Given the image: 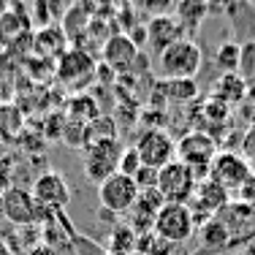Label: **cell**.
<instances>
[{
    "mask_svg": "<svg viewBox=\"0 0 255 255\" xmlns=\"http://www.w3.org/2000/svg\"><path fill=\"white\" fill-rule=\"evenodd\" d=\"M141 8L147 11L152 19H157V16H171V11L177 8V3H174V0H141Z\"/></svg>",
    "mask_w": 255,
    "mask_h": 255,
    "instance_id": "f546056e",
    "label": "cell"
},
{
    "mask_svg": "<svg viewBox=\"0 0 255 255\" xmlns=\"http://www.w3.org/2000/svg\"><path fill=\"white\" fill-rule=\"evenodd\" d=\"M138 185L133 182L130 177L125 174H112L106 182L98 185V198H101V206L112 215H123V212H130V206L136 204L138 198Z\"/></svg>",
    "mask_w": 255,
    "mask_h": 255,
    "instance_id": "52a82bcc",
    "label": "cell"
},
{
    "mask_svg": "<svg viewBox=\"0 0 255 255\" xmlns=\"http://www.w3.org/2000/svg\"><path fill=\"white\" fill-rule=\"evenodd\" d=\"M123 141L120 138H109V141H95L84 147V157H82V168L84 177L95 185L106 182L112 174H117V163L123 155Z\"/></svg>",
    "mask_w": 255,
    "mask_h": 255,
    "instance_id": "7a4b0ae2",
    "label": "cell"
},
{
    "mask_svg": "<svg viewBox=\"0 0 255 255\" xmlns=\"http://www.w3.org/2000/svg\"><path fill=\"white\" fill-rule=\"evenodd\" d=\"M101 109L95 103L93 95H79V98L68 101V120H79V123H90L93 117H98Z\"/></svg>",
    "mask_w": 255,
    "mask_h": 255,
    "instance_id": "603a6c76",
    "label": "cell"
},
{
    "mask_svg": "<svg viewBox=\"0 0 255 255\" xmlns=\"http://www.w3.org/2000/svg\"><path fill=\"white\" fill-rule=\"evenodd\" d=\"M133 182L138 185V190H149V187H157V168L141 166V171L133 177Z\"/></svg>",
    "mask_w": 255,
    "mask_h": 255,
    "instance_id": "1f68e13d",
    "label": "cell"
},
{
    "mask_svg": "<svg viewBox=\"0 0 255 255\" xmlns=\"http://www.w3.org/2000/svg\"><path fill=\"white\" fill-rule=\"evenodd\" d=\"M128 3H130V0H109V5H112V8H128Z\"/></svg>",
    "mask_w": 255,
    "mask_h": 255,
    "instance_id": "836d02e7",
    "label": "cell"
},
{
    "mask_svg": "<svg viewBox=\"0 0 255 255\" xmlns=\"http://www.w3.org/2000/svg\"><path fill=\"white\" fill-rule=\"evenodd\" d=\"M247 3H253V5H255V0H247Z\"/></svg>",
    "mask_w": 255,
    "mask_h": 255,
    "instance_id": "b9f144b4",
    "label": "cell"
},
{
    "mask_svg": "<svg viewBox=\"0 0 255 255\" xmlns=\"http://www.w3.org/2000/svg\"><path fill=\"white\" fill-rule=\"evenodd\" d=\"M250 174H253L250 160L242 157L239 152H228V149H220V152L215 155V160H212V166H209V179L220 182L228 193L239 190Z\"/></svg>",
    "mask_w": 255,
    "mask_h": 255,
    "instance_id": "ba28073f",
    "label": "cell"
},
{
    "mask_svg": "<svg viewBox=\"0 0 255 255\" xmlns=\"http://www.w3.org/2000/svg\"><path fill=\"white\" fill-rule=\"evenodd\" d=\"M231 239V231L226 228V223L217 220V217H209V220L201 226V242L206 247H220Z\"/></svg>",
    "mask_w": 255,
    "mask_h": 255,
    "instance_id": "d4e9b609",
    "label": "cell"
},
{
    "mask_svg": "<svg viewBox=\"0 0 255 255\" xmlns=\"http://www.w3.org/2000/svg\"><path fill=\"white\" fill-rule=\"evenodd\" d=\"M206 16H209V11H206L204 0H179L177 3V19L185 27V33L187 30H198Z\"/></svg>",
    "mask_w": 255,
    "mask_h": 255,
    "instance_id": "d6986e66",
    "label": "cell"
},
{
    "mask_svg": "<svg viewBox=\"0 0 255 255\" xmlns=\"http://www.w3.org/2000/svg\"><path fill=\"white\" fill-rule=\"evenodd\" d=\"M136 231H133L128 223L123 226H114L112 236H109V253L112 255H130L136 253Z\"/></svg>",
    "mask_w": 255,
    "mask_h": 255,
    "instance_id": "44dd1931",
    "label": "cell"
},
{
    "mask_svg": "<svg viewBox=\"0 0 255 255\" xmlns=\"http://www.w3.org/2000/svg\"><path fill=\"white\" fill-rule=\"evenodd\" d=\"M174 247L171 242L160 239V236L155 234V231H149V234H141L136 239V250L144 253V255H174Z\"/></svg>",
    "mask_w": 255,
    "mask_h": 255,
    "instance_id": "cb8c5ba5",
    "label": "cell"
},
{
    "mask_svg": "<svg viewBox=\"0 0 255 255\" xmlns=\"http://www.w3.org/2000/svg\"><path fill=\"white\" fill-rule=\"evenodd\" d=\"M217 152H220V147H217L215 136L204 130H190L177 141V160L185 163L193 174H209V166Z\"/></svg>",
    "mask_w": 255,
    "mask_h": 255,
    "instance_id": "3957f363",
    "label": "cell"
},
{
    "mask_svg": "<svg viewBox=\"0 0 255 255\" xmlns=\"http://www.w3.org/2000/svg\"><path fill=\"white\" fill-rule=\"evenodd\" d=\"M250 166H253V171H255V157H253V160H250Z\"/></svg>",
    "mask_w": 255,
    "mask_h": 255,
    "instance_id": "ab89813d",
    "label": "cell"
},
{
    "mask_svg": "<svg viewBox=\"0 0 255 255\" xmlns=\"http://www.w3.org/2000/svg\"><path fill=\"white\" fill-rule=\"evenodd\" d=\"M103 65H106L112 74H128V71L136 65L138 60V46L128 38L125 33H114L103 41Z\"/></svg>",
    "mask_w": 255,
    "mask_h": 255,
    "instance_id": "8fae6325",
    "label": "cell"
},
{
    "mask_svg": "<svg viewBox=\"0 0 255 255\" xmlns=\"http://www.w3.org/2000/svg\"><path fill=\"white\" fill-rule=\"evenodd\" d=\"M95 74V60L84 49H65L57 60V79L65 84H82Z\"/></svg>",
    "mask_w": 255,
    "mask_h": 255,
    "instance_id": "4fadbf2b",
    "label": "cell"
},
{
    "mask_svg": "<svg viewBox=\"0 0 255 255\" xmlns=\"http://www.w3.org/2000/svg\"><path fill=\"white\" fill-rule=\"evenodd\" d=\"M27 25H30V19H27L25 8L22 5H11L3 14V19H0V41L3 44H14L22 33H27Z\"/></svg>",
    "mask_w": 255,
    "mask_h": 255,
    "instance_id": "2e32d148",
    "label": "cell"
},
{
    "mask_svg": "<svg viewBox=\"0 0 255 255\" xmlns=\"http://www.w3.org/2000/svg\"><path fill=\"white\" fill-rule=\"evenodd\" d=\"M215 98H220L223 103H242L247 98V82L239 74H223L215 84Z\"/></svg>",
    "mask_w": 255,
    "mask_h": 255,
    "instance_id": "ac0fdd59",
    "label": "cell"
},
{
    "mask_svg": "<svg viewBox=\"0 0 255 255\" xmlns=\"http://www.w3.org/2000/svg\"><path fill=\"white\" fill-rule=\"evenodd\" d=\"M0 255H14V253H11V247H8V245H5V242H3V239H0Z\"/></svg>",
    "mask_w": 255,
    "mask_h": 255,
    "instance_id": "e575fe53",
    "label": "cell"
},
{
    "mask_svg": "<svg viewBox=\"0 0 255 255\" xmlns=\"http://www.w3.org/2000/svg\"><path fill=\"white\" fill-rule=\"evenodd\" d=\"M204 117H206V123H209V128L226 125L228 120H231V106H228V103H223L220 98H215V95H212V98L204 103Z\"/></svg>",
    "mask_w": 255,
    "mask_h": 255,
    "instance_id": "484cf974",
    "label": "cell"
},
{
    "mask_svg": "<svg viewBox=\"0 0 255 255\" xmlns=\"http://www.w3.org/2000/svg\"><path fill=\"white\" fill-rule=\"evenodd\" d=\"M63 141L68 144L71 149H84L87 147V141H84V123H79V120H68L63 128Z\"/></svg>",
    "mask_w": 255,
    "mask_h": 255,
    "instance_id": "83f0119b",
    "label": "cell"
},
{
    "mask_svg": "<svg viewBox=\"0 0 255 255\" xmlns=\"http://www.w3.org/2000/svg\"><path fill=\"white\" fill-rule=\"evenodd\" d=\"M163 204H166V198L157 193V187H149V190H141L136 198V204L130 206V226L133 231H136V236L141 234H149L155 226V217L157 212L163 209Z\"/></svg>",
    "mask_w": 255,
    "mask_h": 255,
    "instance_id": "7c38bea8",
    "label": "cell"
},
{
    "mask_svg": "<svg viewBox=\"0 0 255 255\" xmlns=\"http://www.w3.org/2000/svg\"><path fill=\"white\" fill-rule=\"evenodd\" d=\"M236 196H239V204H245L250 212H255V171L245 179V185L236 190Z\"/></svg>",
    "mask_w": 255,
    "mask_h": 255,
    "instance_id": "4dcf8cb0",
    "label": "cell"
},
{
    "mask_svg": "<svg viewBox=\"0 0 255 255\" xmlns=\"http://www.w3.org/2000/svg\"><path fill=\"white\" fill-rule=\"evenodd\" d=\"M22 3H25V5H38L41 0H22Z\"/></svg>",
    "mask_w": 255,
    "mask_h": 255,
    "instance_id": "8d00e7d4",
    "label": "cell"
},
{
    "mask_svg": "<svg viewBox=\"0 0 255 255\" xmlns=\"http://www.w3.org/2000/svg\"><path fill=\"white\" fill-rule=\"evenodd\" d=\"M65 123H68V117L65 114H57V112H52L49 117H46V123H44V141H52V138H63V128Z\"/></svg>",
    "mask_w": 255,
    "mask_h": 255,
    "instance_id": "f1b7e54d",
    "label": "cell"
},
{
    "mask_svg": "<svg viewBox=\"0 0 255 255\" xmlns=\"http://www.w3.org/2000/svg\"><path fill=\"white\" fill-rule=\"evenodd\" d=\"M198 177L179 160H171L157 171V193L166 198V204H187L196 193Z\"/></svg>",
    "mask_w": 255,
    "mask_h": 255,
    "instance_id": "277c9868",
    "label": "cell"
},
{
    "mask_svg": "<svg viewBox=\"0 0 255 255\" xmlns=\"http://www.w3.org/2000/svg\"><path fill=\"white\" fill-rule=\"evenodd\" d=\"M130 255H144V253H138V250H136V253H130Z\"/></svg>",
    "mask_w": 255,
    "mask_h": 255,
    "instance_id": "60d3db41",
    "label": "cell"
},
{
    "mask_svg": "<svg viewBox=\"0 0 255 255\" xmlns=\"http://www.w3.org/2000/svg\"><path fill=\"white\" fill-rule=\"evenodd\" d=\"M193 215L187 209V204H163V209L157 212L152 231L160 239L171 242V245H182L190 239L193 234Z\"/></svg>",
    "mask_w": 255,
    "mask_h": 255,
    "instance_id": "8992f818",
    "label": "cell"
},
{
    "mask_svg": "<svg viewBox=\"0 0 255 255\" xmlns=\"http://www.w3.org/2000/svg\"><path fill=\"white\" fill-rule=\"evenodd\" d=\"M204 3H206V11H209V14H228L236 0H204Z\"/></svg>",
    "mask_w": 255,
    "mask_h": 255,
    "instance_id": "d6a6232c",
    "label": "cell"
},
{
    "mask_svg": "<svg viewBox=\"0 0 255 255\" xmlns=\"http://www.w3.org/2000/svg\"><path fill=\"white\" fill-rule=\"evenodd\" d=\"M157 87L166 95V101H171V103H190L193 98H198L196 79H160Z\"/></svg>",
    "mask_w": 255,
    "mask_h": 255,
    "instance_id": "e0dca14e",
    "label": "cell"
},
{
    "mask_svg": "<svg viewBox=\"0 0 255 255\" xmlns=\"http://www.w3.org/2000/svg\"><path fill=\"white\" fill-rule=\"evenodd\" d=\"M239 60H242V44H236V41H226V44L217 46L215 65L223 71V74H236V71H239Z\"/></svg>",
    "mask_w": 255,
    "mask_h": 255,
    "instance_id": "7402d4cb",
    "label": "cell"
},
{
    "mask_svg": "<svg viewBox=\"0 0 255 255\" xmlns=\"http://www.w3.org/2000/svg\"><path fill=\"white\" fill-rule=\"evenodd\" d=\"M247 255H255V245L250 247V250H247Z\"/></svg>",
    "mask_w": 255,
    "mask_h": 255,
    "instance_id": "f35d334b",
    "label": "cell"
},
{
    "mask_svg": "<svg viewBox=\"0 0 255 255\" xmlns=\"http://www.w3.org/2000/svg\"><path fill=\"white\" fill-rule=\"evenodd\" d=\"M0 217H3V193H0Z\"/></svg>",
    "mask_w": 255,
    "mask_h": 255,
    "instance_id": "74e56055",
    "label": "cell"
},
{
    "mask_svg": "<svg viewBox=\"0 0 255 255\" xmlns=\"http://www.w3.org/2000/svg\"><path fill=\"white\" fill-rule=\"evenodd\" d=\"M141 157H138V152H136V147H125L123 149V155H120V163H117V171L120 174H125V177H136L138 171H141Z\"/></svg>",
    "mask_w": 255,
    "mask_h": 255,
    "instance_id": "4316f807",
    "label": "cell"
},
{
    "mask_svg": "<svg viewBox=\"0 0 255 255\" xmlns=\"http://www.w3.org/2000/svg\"><path fill=\"white\" fill-rule=\"evenodd\" d=\"M187 38L185 27L179 25L177 16H157V19H149L147 25V44L152 46L155 54H160L163 49H168L171 44Z\"/></svg>",
    "mask_w": 255,
    "mask_h": 255,
    "instance_id": "5bb4252c",
    "label": "cell"
},
{
    "mask_svg": "<svg viewBox=\"0 0 255 255\" xmlns=\"http://www.w3.org/2000/svg\"><path fill=\"white\" fill-rule=\"evenodd\" d=\"M133 147H136V152L141 157L144 166L157 168V171H160L166 163L177 160V141H174L163 128H147L144 133H138Z\"/></svg>",
    "mask_w": 255,
    "mask_h": 255,
    "instance_id": "5b68a950",
    "label": "cell"
},
{
    "mask_svg": "<svg viewBox=\"0 0 255 255\" xmlns=\"http://www.w3.org/2000/svg\"><path fill=\"white\" fill-rule=\"evenodd\" d=\"M117 138V120L112 114H98L90 123H84V141L95 144V141H109Z\"/></svg>",
    "mask_w": 255,
    "mask_h": 255,
    "instance_id": "ffe728a7",
    "label": "cell"
},
{
    "mask_svg": "<svg viewBox=\"0 0 255 255\" xmlns=\"http://www.w3.org/2000/svg\"><path fill=\"white\" fill-rule=\"evenodd\" d=\"M201 63H204L201 46L193 38H182L157 54L155 71L160 79H196V74L201 71Z\"/></svg>",
    "mask_w": 255,
    "mask_h": 255,
    "instance_id": "6da1fadb",
    "label": "cell"
},
{
    "mask_svg": "<svg viewBox=\"0 0 255 255\" xmlns=\"http://www.w3.org/2000/svg\"><path fill=\"white\" fill-rule=\"evenodd\" d=\"M30 255H52V253L46 250V247H38V250H33V253H30Z\"/></svg>",
    "mask_w": 255,
    "mask_h": 255,
    "instance_id": "d590c367",
    "label": "cell"
},
{
    "mask_svg": "<svg viewBox=\"0 0 255 255\" xmlns=\"http://www.w3.org/2000/svg\"><path fill=\"white\" fill-rule=\"evenodd\" d=\"M30 193H33L35 204L46 212H57L71 201V187L60 171H46L41 177H35Z\"/></svg>",
    "mask_w": 255,
    "mask_h": 255,
    "instance_id": "30bf717a",
    "label": "cell"
},
{
    "mask_svg": "<svg viewBox=\"0 0 255 255\" xmlns=\"http://www.w3.org/2000/svg\"><path fill=\"white\" fill-rule=\"evenodd\" d=\"M44 215H49V212L35 204L33 193L22 190V187H8L3 193V217L14 226H33Z\"/></svg>",
    "mask_w": 255,
    "mask_h": 255,
    "instance_id": "9c48e42d",
    "label": "cell"
},
{
    "mask_svg": "<svg viewBox=\"0 0 255 255\" xmlns=\"http://www.w3.org/2000/svg\"><path fill=\"white\" fill-rule=\"evenodd\" d=\"M25 130V114L16 103L8 101H0V141L11 144L22 136Z\"/></svg>",
    "mask_w": 255,
    "mask_h": 255,
    "instance_id": "9a60e30c",
    "label": "cell"
}]
</instances>
